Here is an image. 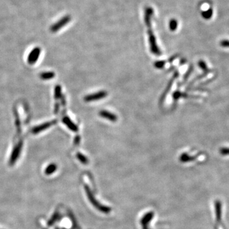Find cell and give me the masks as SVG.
<instances>
[{
	"instance_id": "obj_12",
	"label": "cell",
	"mask_w": 229,
	"mask_h": 229,
	"mask_svg": "<svg viewBox=\"0 0 229 229\" xmlns=\"http://www.w3.org/2000/svg\"><path fill=\"white\" fill-rule=\"evenodd\" d=\"M57 170V165L55 164H51L48 166L45 171V173L46 175L53 174Z\"/></svg>"
},
{
	"instance_id": "obj_6",
	"label": "cell",
	"mask_w": 229,
	"mask_h": 229,
	"mask_svg": "<svg viewBox=\"0 0 229 229\" xmlns=\"http://www.w3.org/2000/svg\"><path fill=\"white\" fill-rule=\"evenodd\" d=\"M40 52L41 50L39 47H36L34 49H33L32 51L29 53L28 57V61L29 64H33L37 62L38 59L39 58Z\"/></svg>"
},
{
	"instance_id": "obj_19",
	"label": "cell",
	"mask_w": 229,
	"mask_h": 229,
	"mask_svg": "<svg viewBox=\"0 0 229 229\" xmlns=\"http://www.w3.org/2000/svg\"><path fill=\"white\" fill-rule=\"evenodd\" d=\"M198 64H199V67H200L202 70H204V71H206V72H208L209 69H208V68L207 64H206V63H205L204 61H202V60H200V61H199Z\"/></svg>"
},
{
	"instance_id": "obj_21",
	"label": "cell",
	"mask_w": 229,
	"mask_h": 229,
	"mask_svg": "<svg viewBox=\"0 0 229 229\" xmlns=\"http://www.w3.org/2000/svg\"><path fill=\"white\" fill-rule=\"evenodd\" d=\"M164 64H165V63L164 62H163V61H158V62H156L155 63V66L156 68L161 69V68H162L164 67Z\"/></svg>"
},
{
	"instance_id": "obj_3",
	"label": "cell",
	"mask_w": 229,
	"mask_h": 229,
	"mask_svg": "<svg viewBox=\"0 0 229 229\" xmlns=\"http://www.w3.org/2000/svg\"><path fill=\"white\" fill-rule=\"evenodd\" d=\"M86 190L87 194V196H88V197H89L90 201L91 202V203L94 205V206L95 208H98L99 210H100L101 211H103L104 213H108V212H109L110 211V208H106L105 206H101V205L99 204V203L95 199V198L93 197L92 194L90 193V190L89 189V188H88L87 186H86Z\"/></svg>"
},
{
	"instance_id": "obj_18",
	"label": "cell",
	"mask_w": 229,
	"mask_h": 229,
	"mask_svg": "<svg viewBox=\"0 0 229 229\" xmlns=\"http://www.w3.org/2000/svg\"><path fill=\"white\" fill-rule=\"evenodd\" d=\"M61 97V87L57 86L55 88V98L59 99Z\"/></svg>"
},
{
	"instance_id": "obj_20",
	"label": "cell",
	"mask_w": 229,
	"mask_h": 229,
	"mask_svg": "<svg viewBox=\"0 0 229 229\" xmlns=\"http://www.w3.org/2000/svg\"><path fill=\"white\" fill-rule=\"evenodd\" d=\"M220 45L222 47L229 48V40H222L220 42Z\"/></svg>"
},
{
	"instance_id": "obj_13",
	"label": "cell",
	"mask_w": 229,
	"mask_h": 229,
	"mask_svg": "<svg viewBox=\"0 0 229 229\" xmlns=\"http://www.w3.org/2000/svg\"><path fill=\"white\" fill-rule=\"evenodd\" d=\"M55 76L54 73L53 72H46V73H43L40 75V77L43 80H49L53 78Z\"/></svg>"
},
{
	"instance_id": "obj_11",
	"label": "cell",
	"mask_w": 229,
	"mask_h": 229,
	"mask_svg": "<svg viewBox=\"0 0 229 229\" xmlns=\"http://www.w3.org/2000/svg\"><path fill=\"white\" fill-rule=\"evenodd\" d=\"M213 14V10L212 8H209L206 11H202L201 12V15L202 18L206 20L210 19Z\"/></svg>"
},
{
	"instance_id": "obj_16",
	"label": "cell",
	"mask_w": 229,
	"mask_h": 229,
	"mask_svg": "<svg viewBox=\"0 0 229 229\" xmlns=\"http://www.w3.org/2000/svg\"><path fill=\"white\" fill-rule=\"evenodd\" d=\"M77 158L83 164H88V159L86 158V156H84L83 154L80 153H78L77 155Z\"/></svg>"
},
{
	"instance_id": "obj_22",
	"label": "cell",
	"mask_w": 229,
	"mask_h": 229,
	"mask_svg": "<svg viewBox=\"0 0 229 229\" xmlns=\"http://www.w3.org/2000/svg\"><path fill=\"white\" fill-rule=\"evenodd\" d=\"M220 153L223 155H229V148H221L220 150Z\"/></svg>"
},
{
	"instance_id": "obj_5",
	"label": "cell",
	"mask_w": 229,
	"mask_h": 229,
	"mask_svg": "<svg viewBox=\"0 0 229 229\" xmlns=\"http://www.w3.org/2000/svg\"><path fill=\"white\" fill-rule=\"evenodd\" d=\"M107 95H108V93L106 92L105 91H100L98 93L90 94V95L86 96L85 98H84V100H85L86 102H90L93 101L99 100V99L104 98Z\"/></svg>"
},
{
	"instance_id": "obj_8",
	"label": "cell",
	"mask_w": 229,
	"mask_h": 229,
	"mask_svg": "<svg viewBox=\"0 0 229 229\" xmlns=\"http://www.w3.org/2000/svg\"><path fill=\"white\" fill-rule=\"evenodd\" d=\"M99 115L104 118L110 120V121L112 122H115L117 120V117L115 114L112 113L108 111H105V110L101 111L99 112Z\"/></svg>"
},
{
	"instance_id": "obj_7",
	"label": "cell",
	"mask_w": 229,
	"mask_h": 229,
	"mask_svg": "<svg viewBox=\"0 0 229 229\" xmlns=\"http://www.w3.org/2000/svg\"><path fill=\"white\" fill-rule=\"evenodd\" d=\"M57 122V120H53L52 122H46L44 123L42 125H40L37 127H35L32 129V132L33 134H38L40 132L46 129H48L49 127H50L51 126L54 125L55 123Z\"/></svg>"
},
{
	"instance_id": "obj_23",
	"label": "cell",
	"mask_w": 229,
	"mask_h": 229,
	"mask_svg": "<svg viewBox=\"0 0 229 229\" xmlns=\"http://www.w3.org/2000/svg\"><path fill=\"white\" fill-rule=\"evenodd\" d=\"M58 217V213H55V214L53 216L52 219H51V220L49 222V225H51V223H53L57 219Z\"/></svg>"
},
{
	"instance_id": "obj_14",
	"label": "cell",
	"mask_w": 229,
	"mask_h": 229,
	"mask_svg": "<svg viewBox=\"0 0 229 229\" xmlns=\"http://www.w3.org/2000/svg\"><path fill=\"white\" fill-rule=\"evenodd\" d=\"M194 159V157H193V156H190L187 153H183L180 156V161L183 162H190L191 161H193Z\"/></svg>"
},
{
	"instance_id": "obj_24",
	"label": "cell",
	"mask_w": 229,
	"mask_h": 229,
	"mask_svg": "<svg viewBox=\"0 0 229 229\" xmlns=\"http://www.w3.org/2000/svg\"><path fill=\"white\" fill-rule=\"evenodd\" d=\"M181 95H182V94H181L179 92H176L173 95V97L174 99H178L181 97Z\"/></svg>"
},
{
	"instance_id": "obj_9",
	"label": "cell",
	"mask_w": 229,
	"mask_h": 229,
	"mask_svg": "<svg viewBox=\"0 0 229 229\" xmlns=\"http://www.w3.org/2000/svg\"><path fill=\"white\" fill-rule=\"evenodd\" d=\"M63 122L71 130H73L74 132H77L78 130L77 126L73 122L71 121L69 117H64L63 119Z\"/></svg>"
},
{
	"instance_id": "obj_15",
	"label": "cell",
	"mask_w": 229,
	"mask_h": 229,
	"mask_svg": "<svg viewBox=\"0 0 229 229\" xmlns=\"http://www.w3.org/2000/svg\"><path fill=\"white\" fill-rule=\"evenodd\" d=\"M216 217L218 221H220L221 218V204L220 202L216 203Z\"/></svg>"
},
{
	"instance_id": "obj_10",
	"label": "cell",
	"mask_w": 229,
	"mask_h": 229,
	"mask_svg": "<svg viewBox=\"0 0 229 229\" xmlns=\"http://www.w3.org/2000/svg\"><path fill=\"white\" fill-rule=\"evenodd\" d=\"M153 216V213H149L144 216L143 217V218H142L141 224L142 225H143V229H148L147 228V225L148 224L149 222L152 220Z\"/></svg>"
},
{
	"instance_id": "obj_4",
	"label": "cell",
	"mask_w": 229,
	"mask_h": 229,
	"mask_svg": "<svg viewBox=\"0 0 229 229\" xmlns=\"http://www.w3.org/2000/svg\"><path fill=\"white\" fill-rule=\"evenodd\" d=\"M22 142L20 141L17 144L16 147L14 148V150L12 151V153H11L10 161H9V164L10 165H13L15 163L17 160L18 159L19 155H20V153L21 150H22Z\"/></svg>"
},
{
	"instance_id": "obj_2",
	"label": "cell",
	"mask_w": 229,
	"mask_h": 229,
	"mask_svg": "<svg viewBox=\"0 0 229 229\" xmlns=\"http://www.w3.org/2000/svg\"><path fill=\"white\" fill-rule=\"evenodd\" d=\"M148 33L149 35V41H150V49H151L152 52L155 55H159L161 54V52L160 49H159L157 45H156V39H155V37L152 30L151 29H149Z\"/></svg>"
},
{
	"instance_id": "obj_17",
	"label": "cell",
	"mask_w": 229,
	"mask_h": 229,
	"mask_svg": "<svg viewBox=\"0 0 229 229\" xmlns=\"http://www.w3.org/2000/svg\"><path fill=\"white\" fill-rule=\"evenodd\" d=\"M178 28V21L173 19H171L170 22V28L172 31H174Z\"/></svg>"
},
{
	"instance_id": "obj_1",
	"label": "cell",
	"mask_w": 229,
	"mask_h": 229,
	"mask_svg": "<svg viewBox=\"0 0 229 229\" xmlns=\"http://www.w3.org/2000/svg\"><path fill=\"white\" fill-rule=\"evenodd\" d=\"M70 20H71V17L69 15H66L63 17L62 19L59 20V21L54 23V24L51 27V31L52 33L57 32L59 29L63 28L65 25L68 24Z\"/></svg>"
}]
</instances>
